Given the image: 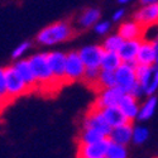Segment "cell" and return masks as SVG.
Instances as JSON below:
<instances>
[{
    "label": "cell",
    "instance_id": "cell-15",
    "mask_svg": "<svg viewBox=\"0 0 158 158\" xmlns=\"http://www.w3.org/2000/svg\"><path fill=\"white\" fill-rule=\"evenodd\" d=\"M118 106L120 108V110L124 113V115L129 119V122H133L134 119L138 118V114H139V108L140 105L138 102V99L134 98L131 94L129 93H125L119 102Z\"/></svg>",
    "mask_w": 158,
    "mask_h": 158
},
{
    "label": "cell",
    "instance_id": "cell-7",
    "mask_svg": "<svg viewBox=\"0 0 158 158\" xmlns=\"http://www.w3.org/2000/svg\"><path fill=\"white\" fill-rule=\"evenodd\" d=\"M49 67L58 85H66V58L67 55L60 51H53L47 53Z\"/></svg>",
    "mask_w": 158,
    "mask_h": 158
},
{
    "label": "cell",
    "instance_id": "cell-38",
    "mask_svg": "<svg viewBox=\"0 0 158 158\" xmlns=\"http://www.w3.org/2000/svg\"><path fill=\"white\" fill-rule=\"evenodd\" d=\"M156 43H158V34H157V38H156V41H154Z\"/></svg>",
    "mask_w": 158,
    "mask_h": 158
},
{
    "label": "cell",
    "instance_id": "cell-20",
    "mask_svg": "<svg viewBox=\"0 0 158 158\" xmlns=\"http://www.w3.org/2000/svg\"><path fill=\"white\" fill-rule=\"evenodd\" d=\"M100 18V10L99 9H95V8H89V9H85L80 15L77 18V29L80 31H85L90 27H93L98 23Z\"/></svg>",
    "mask_w": 158,
    "mask_h": 158
},
{
    "label": "cell",
    "instance_id": "cell-10",
    "mask_svg": "<svg viewBox=\"0 0 158 158\" xmlns=\"http://www.w3.org/2000/svg\"><path fill=\"white\" fill-rule=\"evenodd\" d=\"M134 19L143 24L147 29L158 25V2L139 8L134 13Z\"/></svg>",
    "mask_w": 158,
    "mask_h": 158
},
{
    "label": "cell",
    "instance_id": "cell-29",
    "mask_svg": "<svg viewBox=\"0 0 158 158\" xmlns=\"http://www.w3.org/2000/svg\"><path fill=\"white\" fill-rule=\"evenodd\" d=\"M0 96L6 102H10L6 93V67H0Z\"/></svg>",
    "mask_w": 158,
    "mask_h": 158
},
{
    "label": "cell",
    "instance_id": "cell-34",
    "mask_svg": "<svg viewBox=\"0 0 158 158\" xmlns=\"http://www.w3.org/2000/svg\"><path fill=\"white\" fill-rule=\"evenodd\" d=\"M123 15H124V10H123V9L116 10V11L114 13V15H113V20H115V22L120 20V19L123 18Z\"/></svg>",
    "mask_w": 158,
    "mask_h": 158
},
{
    "label": "cell",
    "instance_id": "cell-18",
    "mask_svg": "<svg viewBox=\"0 0 158 158\" xmlns=\"http://www.w3.org/2000/svg\"><path fill=\"white\" fill-rule=\"evenodd\" d=\"M100 110L105 118V120L108 122V124L111 128L129 123V119L124 115V113L120 110L119 106H108V108H102Z\"/></svg>",
    "mask_w": 158,
    "mask_h": 158
},
{
    "label": "cell",
    "instance_id": "cell-40",
    "mask_svg": "<svg viewBox=\"0 0 158 158\" xmlns=\"http://www.w3.org/2000/svg\"><path fill=\"white\" fill-rule=\"evenodd\" d=\"M102 158H105V157H102Z\"/></svg>",
    "mask_w": 158,
    "mask_h": 158
},
{
    "label": "cell",
    "instance_id": "cell-9",
    "mask_svg": "<svg viewBox=\"0 0 158 158\" xmlns=\"http://www.w3.org/2000/svg\"><path fill=\"white\" fill-rule=\"evenodd\" d=\"M82 127H90V128H96L99 130H101L102 133H105L108 137L111 131V127L108 124V122L105 120V118L101 113L100 109L93 108L91 106L89 109V111L86 113L84 120H82Z\"/></svg>",
    "mask_w": 158,
    "mask_h": 158
},
{
    "label": "cell",
    "instance_id": "cell-39",
    "mask_svg": "<svg viewBox=\"0 0 158 158\" xmlns=\"http://www.w3.org/2000/svg\"><path fill=\"white\" fill-rule=\"evenodd\" d=\"M2 110H3V108H0V113H2Z\"/></svg>",
    "mask_w": 158,
    "mask_h": 158
},
{
    "label": "cell",
    "instance_id": "cell-32",
    "mask_svg": "<svg viewBox=\"0 0 158 158\" xmlns=\"http://www.w3.org/2000/svg\"><path fill=\"white\" fill-rule=\"evenodd\" d=\"M129 94H131L134 98L139 99V98H142L143 95H146V90L143 89V86H142L139 82H137L133 87H131V90L129 91Z\"/></svg>",
    "mask_w": 158,
    "mask_h": 158
},
{
    "label": "cell",
    "instance_id": "cell-14",
    "mask_svg": "<svg viewBox=\"0 0 158 158\" xmlns=\"http://www.w3.org/2000/svg\"><path fill=\"white\" fill-rule=\"evenodd\" d=\"M133 124L131 122L125 123L123 125L115 127L111 129L110 134H109V139L110 142H114L116 144H122V146H127L133 139Z\"/></svg>",
    "mask_w": 158,
    "mask_h": 158
},
{
    "label": "cell",
    "instance_id": "cell-2",
    "mask_svg": "<svg viewBox=\"0 0 158 158\" xmlns=\"http://www.w3.org/2000/svg\"><path fill=\"white\" fill-rule=\"evenodd\" d=\"M28 61L37 78L38 89H43V87L46 89L49 86L55 89V86H60L58 82L55 80V76L49 67L47 53H37L34 56H31Z\"/></svg>",
    "mask_w": 158,
    "mask_h": 158
},
{
    "label": "cell",
    "instance_id": "cell-3",
    "mask_svg": "<svg viewBox=\"0 0 158 158\" xmlns=\"http://www.w3.org/2000/svg\"><path fill=\"white\" fill-rule=\"evenodd\" d=\"M6 93L9 101H13L31 93L28 85L24 82V80L19 76V73L13 66L6 67Z\"/></svg>",
    "mask_w": 158,
    "mask_h": 158
},
{
    "label": "cell",
    "instance_id": "cell-19",
    "mask_svg": "<svg viewBox=\"0 0 158 158\" xmlns=\"http://www.w3.org/2000/svg\"><path fill=\"white\" fill-rule=\"evenodd\" d=\"M108 135L102 133L101 130L96 128L90 127H81V130L77 137V144H89V143H96L100 140L106 139Z\"/></svg>",
    "mask_w": 158,
    "mask_h": 158
},
{
    "label": "cell",
    "instance_id": "cell-5",
    "mask_svg": "<svg viewBox=\"0 0 158 158\" xmlns=\"http://www.w3.org/2000/svg\"><path fill=\"white\" fill-rule=\"evenodd\" d=\"M86 66L77 52H70L66 58V84L82 81Z\"/></svg>",
    "mask_w": 158,
    "mask_h": 158
},
{
    "label": "cell",
    "instance_id": "cell-12",
    "mask_svg": "<svg viewBox=\"0 0 158 158\" xmlns=\"http://www.w3.org/2000/svg\"><path fill=\"white\" fill-rule=\"evenodd\" d=\"M147 28L143 24H140L138 20H129L123 23L119 29H118V34H119L124 41L128 39H143L144 34H146Z\"/></svg>",
    "mask_w": 158,
    "mask_h": 158
},
{
    "label": "cell",
    "instance_id": "cell-36",
    "mask_svg": "<svg viewBox=\"0 0 158 158\" xmlns=\"http://www.w3.org/2000/svg\"><path fill=\"white\" fill-rule=\"evenodd\" d=\"M5 104H8V102H6V101H5V100H4V99H3L2 96H0V108H3V109H4Z\"/></svg>",
    "mask_w": 158,
    "mask_h": 158
},
{
    "label": "cell",
    "instance_id": "cell-16",
    "mask_svg": "<svg viewBox=\"0 0 158 158\" xmlns=\"http://www.w3.org/2000/svg\"><path fill=\"white\" fill-rule=\"evenodd\" d=\"M135 61L138 64H147V66L156 64V44H154V42L142 41Z\"/></svg>",
    "mask_w": 158,
    "mask_h": 158
},
{
    "label": "cell",
    "instance_id": "cell-22",
    "mask_svg": "<svg viewBox=\"0 0 158 158\" xmlns=\"http://www.w3.org/2000/svg\"><path fill=\"white\" fill-rule=\"evenodd\" d=\"M123 63V60L120 58L118 52H109L105 51V53L101 60L100 69L101 70H109V71H115L119 66Z\"/></svg>",
    "mask_w": 158,
    "mask_h": 158
},
{
    "label": "cell",
    "instance_id": "cell-11",
    "mask_svg": "<svg viewBox=\"0 0 158 158\" xmlns=\"http://www.w3.org/2000/svg\"><path fill=\"white\" fill-rule=\"evenodd\" d=\"M105 49L102 46H86L78 51L82 62L86 67H100Z\"/></svg>",
    "mask_w": 158,
    "mask_h": 158
},
{
    "label": "cell",
    "instance_id": "cell-21",
    "mask_svg": "<svg viewBox=\"0 0 158 158\" xmlns=\"http://www.w3.org/2000/svg\"><path fill=\"white\" fill-rule=\"evenodd\" d=\"M157 105H158V98L156 95H149L148 99L140 105L137 119L140 122H146V120L151 119L156 111Z\"/></svg>",
    "mask_w": 158,
    "mask_h": 158
},
{
    "label": "cell",
    "instance_id": "cell-37",
    "mask_svg": "<svg viewBox=\"0 0 158 158\" xmlns=\"http://www.w3.org/2000/svg\"><path fill=\"white\" fill-rule=\"evenodd\" d=\"M119 3H122V4H124V3H128V2H130V0H118Z\"/></svg>",
    "mask_w": 158,
    "mask_h": 158
},
{
    "label": "cell",
    "instance_id": "cell-30",
    "mask_svg": "<svg viewBox=\"0 0 158 158\" xmlns=\"http://www.w3.org/2000/svg\"><path fill=\"white\" fill-rule=\"evenodd\" d=\"M157 90H158V66L154 64V72H153V76L151 78V82L146 90V95L147 96L154 95Z\"/></svg>",
    "mask_w": 158,
    "mask_h": 158
},
{
    "label": "cell",
    "instance_id": "cell-25",
    "mask_svg": "<svg viewBox=\"0 0 158 158\" xmlns=\"http://www.w3.org/2000/svg\"><path fill=\"white\" fill-rule=\"evenodd\" d=\"M100 71H101L100 67H86L82 81L89 87L95 90L96 84H98V78H99V75H100Z\"/></svg>",
    "mask_w": 158,
    "mask_h": 158
},
{
    "label": "cell",
    "instance_id": "cell-26",
    "mask_svg": "<svg viewBox=\"0 0 158 158\" xmlns=\"http://www.w3.org/2000/svg\"><path fill=\"white\" fill-rule=\"evenodd\" d=\"M105 158H128V151L125 146L110 142Z\"/></svg>",
    "mask_w": 158,
    "mask_h": 158
},
{
    "label": "cell",
    "instance_id": "cell-31",
    "mask_svg": "<svg viewBox=\"0 0 158 158\" xmlns=\"http://www.w3.org/2000/svg\"><path fill=\"white\" fill-rule=\"evenodd\" d=\"M29 47H31V43H29V42H23V43H20L18 47H15L14 51H13L11 57L14 58V60H19V58L25 53V52L29 49Z\"/></svg>",
    "mask_w": 158,
    "mask_h": 158
},
{
    "label": "cell",
    "instance_id": "cell-28",
    "mask_svg": "<svg viewBox=\"0 0 158 158\" xmlns=\"http://www.w3.org/2000/svg\"><path fill=\"white\" fill-rule=\"evenodd\" d=\"M148 138H149L148 128L142 127V125L133 128V139H131V142L134 144H143Z\"/></svg>",
    "mask_w": 158,
    "mask_h": 158
},
{
    "label": "cell",
    "instance_id": "cell-33",
    "mask_svg": "<svg viewBox=\"0 0 158 158\" xmlns=\"http://www.w3.org/2000/svg\"><path fill=\"white\" fill-rule=\"evenodd\" d=\"M110 29V23L109 22H101V23H96L95 24V31L98 34H105L108 33Z\"/></svg>",
    "mask_w": 158,
    "mask_h": 158
},
{
    "label": "cell",
    "instance_id": "cell-24",
    "mask_svg": "<svg viewBox=\"0 0 158 158\" xmlns=\"http://www.w3.org/2000/svg\"><path fill=\"white\" fill-rule=\"evenodd\" d=\"M154 72V64L153 66H147V64H138L135 67V73H137V81L143 86L144 90H147L151 78Z\"/></svg>",
    "mask_w": 158,
    "mask_h": 158
},
{
    "label": "cell",
    "instance_id": "cell-4",
    "mask_svg": "<svg viewBox=\"0 0 158 158\" xmlns=\"http://www.w3.org/2000/svg\"><path fill=\"white\" fill-rule=\"evenodd\" d=\"M137 62H123L115 70L116 76V86L120 87L124 93H129L138 81L135 73Z\"/></svg>",
    "mask_w": 158,
    "mask_h": 158
},
{
    "label": "cell",
    "instance_id": "cell-6",
    "mask_svg": "<svg viewBox=\"0 0 158 158\" xmlns=\"http://www.w3.org/2000/svg\"><path fill=\"white\" fill-rule=\"evenodd\" d=\"M98 94L99 95L93 104V108L102 109V108H108V106H118L125 93L120 87L114 86V87L104 89V90L99 91Z\"/></svg>",
    "mask_w": 158,
    "mask_h": 158
},
{
    "label": "cell",
    "instance_id": "cell-17",
    "mask_svg": "<svg viewBox=\"0 0 158 158\" xmlns=\"http://www.w3.org/2000/svg\"><path fill=\"white\" fill-rule=\"evenodd\" d=\"M143 39H128L124 41L122 47L118 51L123 62H137V55Z\"/></svg>",
    "mask_w": 158,
    "mask_h": 158
},
{
    "label": "cell",
    "instance_id": "cell-35",
    "mask_svg": "<svg viewBox=\"0 0 158 158\" xmlns=\"http://www.w3.org/2000/svg\"><path fill=\"white\" fill-rule=\"evenodd\" d=\"M158 0H140V5H149V4H153V3H157Z\"/></svg>",
    "mask_w": 158,
    "mask_h": 158
},
{
    "label": "cell",
    "instance_id": "cell-27",
    "mask_svg": "<svg viewBox=\"0 0 158 158\" xmlns=\"http://www.w3.org/2000/svg\"><path fill=\"white\" fill-rule=\"evenodd\" d=\"M123 42H124V39L119 34H113L104 41L102 48L105 51H109V52H118L119 48L122 47Z\"/></svg>",
    "mask_w": 158,
    "mask_h": 158
},
{
    "label": "cell",
    "instance_id": "cell-8",
    "mask_svg": "<svg viewBox=\"0 0 158 158\" xmlns=\"http://www.w3.org/2000/svg\"><path fill=\"white\" fill-rule=\"evenodd\" d=\"M110 139L106 138L104 140L89 144H77V158H102L106 156Z\"/></svg>",
    "mask_w": 158,
    "mask_h": 158
},
{
    "label": "cell",
    "instance_id": "cell-13",
    "mask_svg": "<svg viewBox=\"0 0 158 158\" xmlns=\"http://www.w3.org/2000/svg\"><path fill=\"white\" fill-rule=\"evenodd\" d=\"M13 67L15 69V71L19 73V76L24 80V82L28 85L31 93H33L34 90L38 89V84H37V78L34 76V72L31 67V63L28 60H18Z\"/></svg>",
    "mask_w": 158,
    "mask_h": 158
},
{
    "label": "cell",
    "instance_id": "cell-23",
    "mask_svg": "<svg viewBox=\"0 0 158 158\" xmlns=\"http://www.w3.org/2000/svg\"><path fill=\"white\" fill-rule=\"evenodd\" d=\"M116 86V76H115V71H109V70H101L99 78H98V84L95 87V91H99L108 89V87H114Z\"/></svg>",
    "mask_w": 158,
    "mask_h": 158
},
{
    "label": "cell",
    "instance_id": "cell-1",
    "mask_svg": "<svg viewBox=\"0 0 158 158\" xmlns=\"http://www.w3.org/2000/svg\"><path fill=\"white\" fill-rule=\"evenodd\" d=\"M78 33L77 28L70 20L56 22L51 25H47L37 34L35 41L42 46H53L72 39Z\"/></svg>",
    "mask_w": 158,
    "mask_h": 158
}]
</instances>
